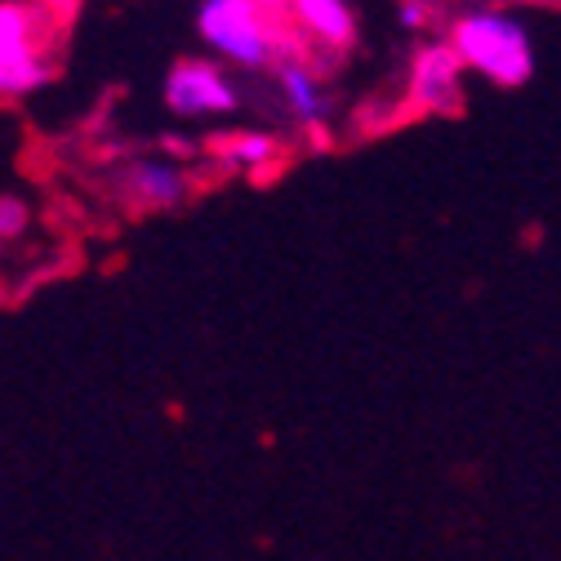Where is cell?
<instances>
[{
  "label": "cell",
  "mask_w": 561,
  "mask_h": 561,
  "mask_svg": "<svg viewBox=\"0 0 561 561\" xmlns=\"http://www.w3.org/2000/svg\"><path fill=\"white\" fill-rule=\"evenodd\" d=\"M196 36L219 62L241 72H267L280 58L304 54L276 0H201Z\"/></svg>",
  "instance_id": "cell-1"
},
{
  "label": "cell",
  "mask_w": 561,
  "mask_h": 561,
  "mask_svg": "<svg viewBox=\"0 0 561 561\" xmlns=\"http://www.w3.org/2000/svg\"><path fill=\"white\" fill-rule=\"evenodd\" d=\"M450 49L459 54V62L468 72H477L481 81L500 85V90H517L535 77V41L530 27L504 10H472L459 14L450 23Z\"/></svg>",
  "instance_id": "cell-2"
},
{
  "label": "cell",
  "mask_w": 561,
  "mask_h": 561,
  "mask_svg": "<svg viewBox=\"0 0 561 561\" xmlns=\"http://www.w3.org/2000/svg\"><path fill=\"white\" fill-rule=\"evenodd\" d=\"M54 81V10L0 0V99H32Z\"/></svg>",
  "instance_id": "cell-3"
},
{
  "label": "cell",
  "mask_w": 561,
  "mask_h": 561,
  "mask_svg": "<svg viewBox=\"0 0 561 561\" xmlns=\"http://www.w3.org/2000/svg\"><path fill=\"white\" fill-rule=\"evenodd\" d=\"M161 103L183 121H215L241 107V90L215 58H179L161 85Z\"/></svg>",
  "instance_id": "cell-4"
},
{
  "label": "cell",
  "mask_w": 561,
  "mask_h": 561,
  "mask_svg": "<svg viewBox=\"0 0 561 561\" xmlns=\"http://www.w3.org/2000/svg\"><path fill=\"white\" fill-rule=\"evenodd\" d=\"M112 196L134 215H161L192 196V174L174 157H129L112 170Z\"/></svg>",
  "instance_id": "cell-5"
},
{
  "label": "cell",
  "mask_w": 561,
  "mask_h": 561,
  "mask_svg": "<svg viewBox=\"0 0 561 561\" xmlns=\"http://www.w3.org/2000/svg\"><path fill=\"white\" fill-rule=\"evenodd\" d=\"M463 81H468V67L450 49V41H428L410 58L405 103L428 116H450L463 107Z\"/></svg>",
  "instance_id": "cell-6"
},
{
  "label": "cell",
  "mask_w": 561,
  "mask_h": 561,
  "mask_svg": "<svg viewBox=\"0 0 561 561\" xmlns=\"http://www.w3.org/2000/svg\"><path fill=\"white\" fill-rule=\"evenodd\" d=\"M286 23L295 27L304 49H317L325 58L347 54L357 45V19L347 0H276Z\"/></svg>",
  "instance_id": "cell-7"
},
{
  "label": "cell",
  "mask_w": 561,
  "mask_h": 561,
  "mask_svg": "<svg viewBox=\"0 0 561 561\" xmlns=\"http://www.w3.org/2000/svg\"><path fill=\"white\" fill-rule=\"evenodd\" d=\"M272 72H276V94H280V107H286V116L304 134H325L330 129L334 99L321 85V72L312 67V58L308 54H290V58H280Z\"/></svg>",
  "instance_id": "cell-8"
},
{
  "label": "cell",
  "mask_w": 561,
  "mask_h": 561,
  "mask_svg": "<svg viewBox=\"0 0 561 561\" xmlns=\"http://www.w3.org/2000/svg\"><path fill=\"white\" fill-rule=\"evenodd\" d=\"M215 157L232 174H267L280 161V138L267 129H237L215 144Z\"/></svg>",
  "instance_id": "cell-9"
},
{
  "label": "cell",
  "mask_w": 561,
  "mask_h": 561,
  "mask_svg": "<svg viewBox=\"0 0 561 561\" xmlns=\"http://www.w3.org/2000/svg\"><path fill=\"white\" fill-rule=\"evenodd\" d=\"M32 201L27 196H14V192H5L0 196V241H23L27 232H32Z\"/></svg>",
  "instance_id": "cell-10"
},
{
  "label": "cell",
  "mask_w": 561,
  "mask_h": 561,
  "mask_svg": "<svg viewBox=\"0 0 561 561\" xmlns=\"http://www.w3.org/2000/svg\"><path fill=\"white\" fill-rule=\"evenodd\" d=\"M428 19H433V10L424 5V0H401V5H397V23H401L405 32H424Z\"/></svg>",
  "instance_id": "cell-11"
}]
</instances>
